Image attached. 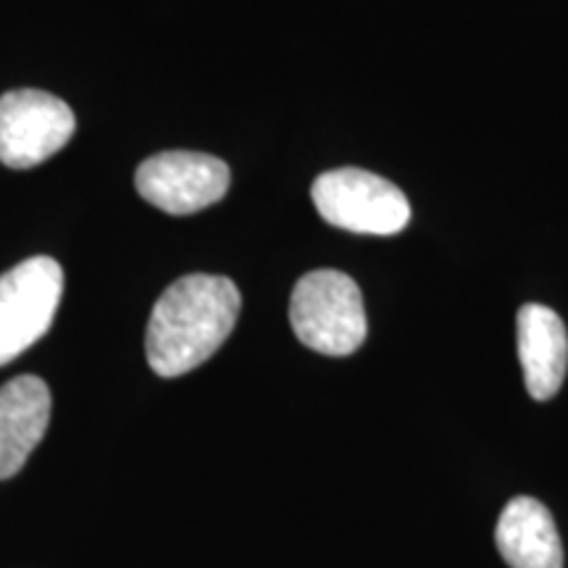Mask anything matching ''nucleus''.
<instances>
[{"label": "nucleus", "instance_id": "nucleus-8", "mask_svg": "<svg viewBox=\"0 0 568 568\" xmlns=\"http://www.w3.org/2000/svg\"><path fill=\"white\" fill-rule=\"evenodd\" d=\"M516 337L527 393L535 400L556 397L568 368V335L564 318L548 305L527 303L518 311Z\"/></svg>", "mask_w": 568, "mask_h": 568}, {"label": "nucleus", "instance_id": "nucleus-6", "mask_svg": "<svg viewBox=\"0 0 568 568\" xmlns=\"http://www.w3.org/2000/svg\"><path fill=\"white\" fill-rule=\"evenodd\" d=\"M230 166L216 155L193 151H166L138 166V193L155 209L187 216L219 203L230 190Z\"/></svg>", "mask_w": 568, "mask_h": 568}, {"label": "nucleus", "instance_id": "nucleus-1", "mask_svg": "<svg viewBox=\"0 0 568 568\" xmlns=\"http://www.w3.org/2000/svg\"><path fill=\"white\" fill-rule=\"evenodd\" d=\"M240 305V290L226 276L190 274L176 280L153 305L145 332L148 364L166 379L205 364L232 335Z\"/></svg>", "mask_w": 568, "mask_h": 568}, {"label": "nucleus", "instance_id": "nucleus-3", "mask_svg": "<svg viewBox=\"0 0 568 568\" xmlns=\"http://www.w3.org/2000/svg\"><path fill=\"white\" fill-rule=\"evenodd\" d=\"M311 197L326 224L355 234H397L410 222L406 193L364 169H335L316 176Z\"/></svg>", "mask_w": 568, "mask_h": 568}, {"label": "nucleus", "instance_id": "nucleus-2", "mask_svg": "<svg viewBox=\"0 0 568 568\" xmlns=\"http://www.w3.org/2000/svg\"><path fill=\"white\" fill-rule=\"evenodd\" d=\"M297 339L322 355H351L364 345L368 324L358 284L335 268L301 276L290 297Z\"/></svg>", "mask_w": 568, "mask_h": 568}, {"label": "nucleus", "instance_id": "nucleus-7", "mask_svg": "<svg viewBox=\"0 0 568 568\" xmlns=\"http://www.w3.org/2000/svg\"><path fill=\"white\" fill-rule=\"evenodd\" d=\"M51 422V389L24 374L0 387V481L24 468Z\"/></svg>", "mask_w": 568, "mask_h": 568}, {"label": "nucleus", "instance_id": "nucleus-9", "mask_svg": "<svg viewBox=\"0 0 568 568\" xmlns=\"http://www.w3.org/2000/svg\"><path fill=\"white\" fill-rule=\"evenodd\" d=\"M495 542L510 568H564V545L545 503L514 497L497 518Z\"/></svg>", "mask_w": 568, "mask_h": 568}, {"label": "nucleus", "instance_id": "nucleus-5", "mask_svg": "<svg viewBox=\"0 0 568 568\" xmlns=\"http://www.w3.org/2000/svg\"><path fill=\"white\" fill-rule=\"evenodd\" d=\"M74 130V111L51 92L11 90L0 98V161L9 169L40 166Z\"/></svg>", "mask_w": 568, "mask_h": 568}, {"label": "nucleus", "instance_id": "nucleus-4", "mask_svg": "<svg viewBox=\"0 0 568 568\" xmlns=\"http://www.w3.org/2000/svg\"><path fill=\"white\" fill-rule=\"evenodd\" d=\"M63 295L59 261L34 255L0 276V366L48 335Z\"/></svg>", "mask_w": 568, "mask_h": 568}]
</instances>
